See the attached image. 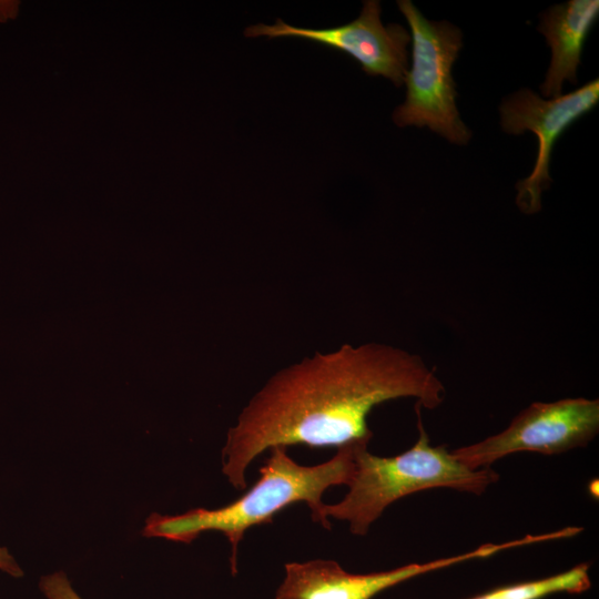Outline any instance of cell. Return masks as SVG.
<instances>
[{"instance_id": "cell-1", "label": "cell", "mask_w": 599, "mask_h": 599, "mask_svg": "<svg viewBox=\"0 0 599 599\" xmlns=\"http://www.w3.org/2000/svg\"><path fill=\"white\" fill-rule=\"evenodd\" d=\"M398 398L428 409L444 402L443 383L419 355L374 342L316 352L276 372L244 406L226 433L222 474L244 490L248 467L272 447L369 441L368 414Z\"/></svg>"}, {"instance_id": "cell-2", "label": "cell", "mask_w": 599, "mask_h": 599, "mask_svg": "<svg viewBox=\"0 0 599 599\" xmlns=\"http://www.w3.org/2000/svg\"><path fill=\"white\" fill-rule=\"evenodd\" d=\"M355 444L337 448L331 459L312 466L296 463L287 447H272L258 479L241 497L219 508H194L177 515L153 512L146 518L142 535L190 544L203 532H221L230 542L231 570L235 575L238 546L245 532L254 526L271 524L288 506L304 502L314 522L331 529L323 515V495L333 486L349 484Z\"/></svg>"}, {"instance_id": "cell-3", "label": "cell", "mask_w": 599, "mask_h": 599, "mask_svg": "<svg viewBox=\"0 0 599 599\" xmlns=\"http://www.w3.org/2000/svg\"><path fill=\"white\" fill-rule=\"evenodd\" d=\"M418 438L413 447L392 457L368 451V440L356 441L354 473L342 500L325 504L324 517L346 521L353 535L364 536L384 510L396 500L417 491L450 488L483 494L499 475L490 467L471 469L455 458L446 446H432L417 404Z\"/></svg>"}, {"instance_id": "cell-4", "label": "cell", "mask_w": 599, "mask_h": 599, "mask_svg": "<svg viewBox=\"0 0 599 599\" xmlns=\"http://www.w3.org/2000/svg\"><path fill=\"white\" fill-rule=\"evenodd\" d=\"M410 28L412 68L404 82L405 102L394 113L400 126H427L456 144H467L471 132L456 106L451 69L463 47V33L448 21H429L410 0L397 1Z\"/></svg>"}, {"instance_id": "cell-5", "label": "cell", "mask_w": 599, "mask_h": 599, "mask_svg": "<svg viewBox=\"0 0 599 599\" xmlns=\"http://www.w3.org/2000/svg\"><path fill=\"white\" fill-rule=\"evenodd\" d=\"M599 432V399L562 398L532 403L507 428L480 441L459 447L453 456L471 469L490 467L520 451L561 454L587 446Z\"/></svg>"}, {"instance_id": "cell-6", "label": "cell", "mask_w": 599, "mask_h": 599, "mask_svg": "<svg viewBox=\"0 0 599 599\" xmlns=\"http://www.w3.org/2000/svg\"><path fill=\"white\" fill-rule=\"evenodd\" d=\"M599 100V80L555 99L544 100L525 88L507 97L500 108V124L505 132L521 134L531 131L538 139V153L529 176L516 187V203L528 214L541 209V192L550 186L549 163L552 148L568 126L591 111Z\"/></svg>"}, {"instance_id": "cell-7", "label": "cell", "mask_w": 599, "mask_h": 599, "mask_svg": "<svg viewBox=\"0 0 599 599\" xmlns=\"http://www.w3.org/2000/svg\"><path fill=\"white\" fill-rule=\"evenodd\" d=\"M380 2L365 0L361 14L354 21L327 29H309L291 26L281 19L274 24L257 23L245 29L248 38L268 39L292 37L324 44L347 53L369 75H382L396 87L404 83L407 73V45L410 34L397 23L383 24Z\"/></svg>"}, {"instance_id": "cell-8", "label": "cell", "mask_w": 599, "mask_h": 599, "mask_svg": "<svg viewBox=\"0 0 599 599\" xmlns=\"http://www.w3.org/2000/svg\"><path fill=\"white\" fill-rule=\"evenodd\" d=\"M515 547V540L486 544L457 556L370 573H351L338 562L328 559L288 562L284 566L285 575L275 592V599H372L419 575L471 559L487 558Z\"/></svg>"}, {"instance_id": "cell-9", "label": "cell", "mask_w": 599, "mask_h": 599, "mask_svg": "<svg viewBox=\"0 0 599 599\" xmlns=\"http://www.w3.org/2000/svg\"><path fill=\"white\" fill-rule=\"evenodd\" d=\"M598 16V0H570L539 14L538 31L551 50L550 65L540 85L545 98L560 97L565 81L577 83L583 43Z\"/></svg>"}, {"instance_id": "cell-10", "label": "cell", "mask_w": 599, "mask_h": 599, "mask_svg": "<svg viewBox=\"0 0 599 599\" xmlns=\"http://www.w3.org/2000/svg\"><path fill=\"white\" fill-rule=\"evenodd\" d=\"M590 585L589 566L582 564L554 576L498 587L468 599H542L560 592L580 593Z\"/></svg>"}, {"instance_id": "cell-11", "label": "cell", "mask_w": 599, "mask_h": 599, "mask_svg": "<svg viewBox=\"0 0 599 599\" xmlns=\"http://www.w3.org/2000/svg\"><path fill=\"white\" fill-rule=\"evenodd\" d=\"M39 589L47 599H83L62 570L42 576L39 580Z\"/></svg>"}, {"instance_id": "cell-12", "label": "cell", "mask_w": 599, "mask_h": 599, "mask_svg": "<svg viewBox=\"0 0 599 599\" xmlns=\"http://www.w3.org/2000/svg\"><path fill=\"white\" fill-rule=\"evenodd\" d=\"M0 571L12 578H22L24 575L13 555L2 546H0Z\"/></svg>"}, {"instance_id": "cell-13", "label": "cell", "mask_w": 599, "mask_h": 599, "mask_svg": "<svg viewBox=\"0 0 599 599\" xmlns=\"http://www.w3.org/2000/svg\"><path fill=\"white\" fill-rule=\"evenodd\" d=\"M18 10L19 1L0 0V22H4L7 19L16 18Z\"/></svg>"}]
</instances>
